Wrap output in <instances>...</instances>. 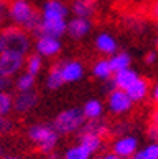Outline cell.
Returning <instances> with one entry per match:
<instances>
[{"label":"cell","mask_w":158,"mask_h":159,"mask_svg":"<svg viewBox=\"0 0 158 159\" xmlns=\"http://www.w3.org/2000/svg\"><path fill=\"white\" fill-rule=\"evenodd\" d=\"M98 10V0H73L71 2V13L76 17L92 19Z\"/></svg>","instance_id":"14"},{"label":"cell","mask_w":158,"mask_h":159,"mask_svg":"<svg viewBox=\"0 0 158 159\" xmlns=\"http://www.w3.org/2000/svg\"><path fill=\"white\" fill-rule=\"evenodd\" d=\"M109 65H111V70L114 74L120 73L131 66V57L128 52H116L114 55L109 57Z\"/></svg>","instance_id":"22"},{"label":"cell","mask_w":158,"mask_h":159,"mask_svg":"<svg viewBox=\"0 0 158 159\" xmlns=\"http://www.w3.org/2000/svg\"><path fill=\"white\" fill-rule=\"evenodd\" d=\"M3 159H19V157H16V156H5Z\"/></svg>","instance_id":"39"},{"label":"cell","mask_w":158,"mask_h":159,"mask_svg":"<svg viewBox=\"0 0 158 159\" xmlns=\"http://www.w3.org/2000/svg\"><path fill=\"white\" fill-rule=\"evenodd\" d=\"M29 140L44 154H49L55 151L60 134L54 129L52 123H35L27 131Z\"/></svg>","instance_id":"2"},{"label":"cell","mask_w":158,"mask_h":159,"mask_svg":"<svg viewBox=\"0 0 158 159\" xmlns=\"http://www.w3.org/2000/svg\"><path fill=\"white\" fill-rule=\"evenodd\" d=\"M81 109H82L85 121H95V120H101L103 118L104 107H103V102L100 99H97V98L87 99Z\"/></svg>","instance_id":"17"},{"label":"cell","mask_w":158,"mask_h":159,"mask_svg":"<svg viewBox=\"0 0 158 159\" xmlns=\"http://www.w3.org/2000/svg\"><path fill=\"white\" fill-rule=\"evenodd\" d=\"M13 96L10 93H5V92H0V115H10V112L14 110V106H13Z\"/></svg>","instance_id":"28"},{"label":"cell","mask_w":158,"mask_h":159,"mask_svg":"<svg viewBox=\"0 0 158 159\" xmlns=\"http://www.w3.org/2000/svg\"><path fill=\"white\" fill-rule=\"evenodd\" d=\"M156 29H158V24H156Z\"/></svg>","instance_id":"42"},{"label":"cell","mask_w":158,"mask_h":159,"mask_svg":"<svg viewBox=\"0 0 158 159\" xmlns=\"http://www.w3.org/2000/svg\"><path fill=\"white\" fill-rule=\"evenodd\" d=\"M0 157H2V159L5 157V147L2 143H0Z\"/></svg>","instance_id":"38"},{"label":"cell","mask_w":158,"mask_h":159,"mask_svg":"<svg viewBox=\"0 0 158 159\" xmlns=\"http://www.w3.org/2000/svg\"><path fill=\"white\" fill-rule=\"evenodd\" d=\"M127 93H128V96L131 98L133 102H139V101L146 99L147 95L150 93V84H149L146 79L139 77L136 82H134V84L127 90Z\"/></svg>","instance_id":"18"},{"label":"cell","mask_w":158,"mask_h":159,"mask_svg":"<svg viewBox=\"0 0 158 159\" xmlns=\"http://www.w3.org/2000/svg\"><path fill=\"white\" fill-rule=\"evenodd\" d=\"M66 30H68V20L66 19H43L41 17V24L35 33V38L51 36V38L60 39L63 35H66Z\"/></svg>","instance_id":"8"},{"label":"cell","mask_w":158,"mask_h":159,"mask_svg":"<svg viewBox=\"0 0 158 159\" xmlns=\"http://www.w3.org/2000/svg\"><path fill=\"white\" fill-rule=\"evenodd\" d=\"M119 2H133V0H119Z\"/></svg>","instance_id":"40"},{"label":"cell","mask_w":158,"mask_h":159,"mask_svg":"<svg viewBox=\"0 0 158 159\" xmlns=\"http://www.w3.org/2000/svg\"><path fill=\"white\" fill-rule=\"evenodd\" d=\"M62 51V41L51 36H38L35 41V52L43 58H49L59 55Z\"/></svg>","instance_id":"9"},{"label":"cell","mask_w":158,"mask_h":159,"mask_svg":"<svg viewBox=\"0 0 158 159\" xmlns=\"http://www.w3.org/2000/svg\"><path fill=\"white\" fill-rule=\"evenodd\" d=\"M13 129V121L8 117L0 115V134H8Z\"/></svg>","instance_id":"29"},{"label":"cell","mask_w":158,"mask_h":159,"mask_svg":"<svg viewBox=\"0 0 158 159\" xmlns=\"http://www.w3.org/2000/svg\"><path fill=\"white\" fill-rule=\"evenodd\" d=\"M139 79V74L131 70V68H128V70H123L120 73H116L114 76H112L111 79V84H112V88H117V90H127L136 82Z\"/></svg>","instance_id":"16"},{"label":"cell","mask_w":158,"mask_h":159,"mask_svg":"<svg viewBox=\"0 0 158 159\" xmlns=\"http://www.w3.org/2000/svg\"><path fill=\"white\" fill-rule=\"evenodd\" d=\"M156 60H158V54H156L155 51L147 52V55H146V63H147V65H153Z\"/></svg>","instance_id":"32"},{"label":"cell","mask_w":158,"mask_h":159,"mask_svg":"<svg viewBox=\"0 0 158 159\" xmlns=\"http://www.w3.org/2000/svg\"><path fill=\"white\" fill-rule=\"evenodd\" d=\"M43 70V57L38 55L36 52L30 54L27 58H26V71L33 74V76H38Z\"/></svg>","instance_id":"26"},{"label":"cell","mask_w":158,"mask_h":159,"mask_svg":"<svg viewBox=\"0 0 158 159\" xmlns=\"http://www.w3.org/2000/svg\"><path fill=\"white\" fill-rule=\"evenodd\" d=\"M8 17L13 20L14 25L33 35L41 24V13L35 10L29 0H11L8 5Z\"/></svg>","instance_id":"1"},{"label":"cell","mask_w":158,"mask_h":159,"mask_svg":"<svg viewBox=\"0 0 158 159\" xmlns=\"http://www.w3.org/2000/svg\"><path fill=\"white\" fill-rule=\"evenodd\" d=\"M13 106H14V110L17 113H27L30 110H33L38 104V95L36 92H21L17 93L14 98H13Z\"/></svg>","instance_id":"13"},{"label":"cell","mask_w":158,"mask_h":159,"mask_svg":"<svg viewBox=\"0 0 158 159\" xmlns=\"http://www.w3.org/2000/svg\"><path fill=\"white\" fill-rule=\"evenodd\" d=\"M133 101L128 96L125 90H111L108 95V109L114 113V115H123V113L130 112L133 107Z\"/></svg>","instance_id":"7"},{"label":"cell","mask_w":158,"mask_h":159,"mask_svg":"<svg viewBox=\"0 0 158 159\" xmlns=\"http://www.w3.org/2000/svg\"><path fill=\"white\" fill-rule=\"evenodd\" d=\"M14 87L13 77H0V92L10 93V90Z\"/></svg>","instance_id":"30"},{"label":"cell","mask_w":158,"mask_h":159,"mask_svg":"<svg viewBox=\"0 0 158 159\" xmlns=\"http://www.w3.org/2000/svg\"><path fill=\"white\" fill-rule=\"evenodd\" d=\"M95 49L100 54L111 57V55H114L117 52L119 44H117V39L112 36L111 33L103 32V33H98L97 38H95Z\"/></svg>","instance_id":"15"},{"label":"cell","mask_w":158,"mask_h":159,"mask_svg":"<svg viewBox=\"0 0 158 159\" xmlns=\"http://www.w3.org/2000/svg\"><path fill=\"white\" fill-rule=\"evenodd\" d=\"M152 99L158 106V84H155V87L152 88Z\"/></svg>","instance_id":"35"},{"label":"cell","mask_w":158,"mask_h":159,"mask_svg":"<svg viewBox=\"0 0 158 159\" xmlns=\"http://www.w3.org/2000/svg\"><path fill=\"white\" fill-rule=\"evenodd\" d=\"M26 68V55L13 49H7L0 54V77L19 76L21 70Z\"/></svg>","instance_id":"4"},{"label":"cell","mask_w":158,"mask_h":159,"mask_svg":"<svg viewBox=\"0 0 158 159\" xmlns=\"http://www.w3.org/2000/svg\"><path fill=\"white\" fill-rule=\"evenodd\" d=\"M78 142L82 143L85 148H89L92 154H95V153L101 151V148L104 145V137L92 135V134H78Z\"/></svg>","instance_id":"19"},{"label":"cell","mask_w":158,"mask_h":159,"mask_svg":"<svg viewBox=\"0 0 158 159\" xmlns=\"http://www.w3.org/2000/svg\"><path fill=\"white\" fill-rule=\"evenodd\" d=\"M84 125H85V118L81 107H68L59 112L55 118L52 120V126L60 135L78 134Z\"/></svg>","instance_id":"3"},{"label":"cell","mask_w":158,"mask_h":159,"mask_svg":"<svg viewBox=\"0 0 158 159\" xmlns=\"http://www.w3.org/2000/svg\"><path fill=\"white\" fill-rule=\"evenodd\" d=\"M150 13H152V16L158 17V0H155V2H153V5L150 7Z\"/></svg>","instance_id":"36"},{"label":"cell","mask_w":158,"mask_h":159,"mask_svg":"<svg viewBox=\"0 0 158 159\" xmlns=\"http://www.w3.org/2000/svg\"><path fill=\"white\" fill-rule=\"evenodd\" d=\"M139 150V140L138 137L134 135H130V134H125V135H120L117 137L111 145V151L117 154L120 159H128V157H133L134 154L138 153Z\"/></svg>","instance_id":"6"},{"label":"cell","mask_w":158,"mask_h":159,"mask_svg":"<svg viewBox=\"0 0 158 159\" xmlns=\"http://www.w3.org/2000/svg\"><path fill=\"white\" fill-rule=\"evenodd\" d=\"M97 159H120V157L111 151V153H104V154H101V156H100V157H97Z\"/></svg>","instance_id":"34"},{"label":"cell","mask_w":158,"mask_h":159,"mask_svg":"<svg viewBox=\"0 0 158 159\" xmlns=\"http://www.w3.org/2000/svg\"><path fill=\"white\" fill-rule=\"evenodd\" d=\"M60 71H62V77L65 84H74L79 82L84 77V65L78 60H65L60 61Z\"/></svg>","instance_id":"10"},{"label":"cell","mask_w":158,"mask_h":159,"mask_svg":"<svg viewBox=\"0 0 158 159\" xmlns=\"http://www.w3.org/2000/svg\"><path fill=\"white\" fill-rule=\"evenodd\" d=\"M70 13V8L62 0H46L41 8L43 19H66Z\"/></svg>","instance_id":"11"},{"label":"cell","mask_w":158,"mask_h":159,"mask_svg":"<svg viewBox=\"0 0 158 159\" xmlns=\"http://www.w3.org/2000/svg\"><path fill=\"white\" fill-rule=\"evenodd\" d=\"M5 16H8V5L5 0H0V22L3 20Z\"/></svg>","instance_id":"31"},{"label":"cell","mask_w":158,"mask_h":159,"mask_svg":"<svg viewBox=\"0 0 158 159\" xmlns=\"http://www.w3.org/2000/svg\"><path fill=\"white\" fill-rule=\"evenodd\" d=\"M92 74H93V77H97L100 80H111L114 73L111 70L109 58H98L92 66Z\"/></svg>","instance_id":"21"},{"label":"cell","mask_w":158,"mask_h":159,"mask_svg":"<svg viewBox=\"0 0 158 159\" xmlns=\"http://www.w3.org/2000/svg\"><path fill=\"white\" fill-rule=\"evenodd\" d=\"M93 154L90 153L89 148H85L82 143H76V145H71L65 150L63 153V159H92Z\"/></svg>","instance_id":"23"},{"label":"cell","mask_w":158,"mask_h":159,"mask_svg":"<svg viewBox=\"0 0 158 159\" xmlns=\"http://www.w3.org/2000/svg\"><path fill=\"white\" fill-rule=\"evenodd\" d=\"M35 82H36V76L30 74V73H21L16 80H14V87L17 90V93L21 92H32L33 87H35Z\"/></svg>","instance_id":"24"},{"label":"cell","mask_w":158,"mask_h":159,"mask_svg":"<svg viewBox=\"0 0 158 159\" xmlns=\"http://www.w3.org/2000/svg\"><path fill=\"white\" fill-rule=\"evenodd\" d=\"M92 159H97V157H92Z\"/></svg>","instance_id":"41"},{"label":"cell","mask_w":158,"mask_h":159,"mask_svg":"<svg viewBox=\"0 0 158 159\" xmlns=\"http://www.w3.org/2000/svg\"><path fill=\"white\" fill-rule=\"evenodd\" d=\"M133 159H158V143L152 142L144 148H139L138 153L133 156Z\"/></svg>","instance_id":"27"},{"label":"cell","mask_w":158,"mask_h":159,"mask_svg":"<svg viewBox=\"0 0 158 159\" xmlns=\"http://www.w3.org/2000/svg\"><path fill=\"white\" fill-rule=\"evenodd\" d=\"M48 159H63V154L60 156L57 151H52V153H49V154H48Z\"/></svg>","instance_id":"37"},{"label":"cell","mask_w":158,"mask_h":159,"mask_svg":"<svg viewBox=\"0 0 158 159\" xmlns=\"http://www.w3.org/2000/svg\"><path fill=\"white\" fill-rule=\"evenodd\" d=\"M7 49H8V46H7V39H5L3 33L0 32V54H2V52H5Z\"/></svg>","instance_id":"33"},{"label":"cell","mask_w":158,"mask_h":159,"mask_svg":"<svg viewBox=\"0 0 158 159\" xmlns=\"http://www.w3.org/2000/svg\"><path fill=\"white\" fill-rule=\"evenodd\" d=\"M63 77H62V71H60V65L55 63L49 73H48V77H46V87L51 90V92H55V90H59L62 85H63Z\"/></svg>","instance_id":"25"},{"label":"cell","mask_w":158,"mask_h":159,"mask_svg":"<svg viewBox=\"0 0 158 159\" xmlns=\"http://www.w3.org/2000/svg\"><path fill=\"white\" fill-rule=\"evenodd\" d=\"M156 46H158V43H156Z\"/></svg>","instance_id":"44"},{"label":"cell","mask_w":158,"mask_h":159,"mask_svg":"<svg viewBox=\"0 0 158 159\" xmlns=\"http://www.w3.org/2000/svg\"><path fill=\"white\" fill-rule=\"evenodd\" d=\"M5 39H7V46L8 49H13V51H17L21 54H27L32 48V43H30V36L29 33L21 29L17 25H11V27H5L2 30Z\"/></svg>","instance_id":"5"},{"label":"cell","mask_w":158,"mask_h":159,"mask_svg":"<svg viewBox=\"0 0 158 159\" xmlns=\"http://www.w3.org/2000/svg\"><path fill=\"white\" fill-rule=\"evenodd\" d=\"M93 24L92 19H85V17H73L71 20H68V30L66 35H70L73 39H81L84 36H87L92 30Z\"/></svg>","instance_id":"12"},{"label":"cell","mask_w":158,"mask_h":159,"mask_svg":"<svg viewBox=\"0 0 158 159\" xmlns=\"http://www.w3.org/2000/svg\"><path fill=\"white\" fill-rule=\"evenodd\" d=\"M128 159H133V157H128Z\"/></svg>","instance_id":"43"},{"label":"cell","mask_w":158,"mask_h":159,"mask_svg":"<svg viewBox=\"0 0 158 159\" xmlns=\"http://www.w3.org/2000/svg\"><path fill=\"white\" fill-rule=\"evenodd\" d=\"M156 143H158V142H156Z\"/></svg>","instance_id":"45"},{"label":"cell","mask_w":158,"mask_h":159,"mask_svg":"<svg viewBox=\"0 0 158 159\" xmlns=\"http://www.w3.org/2000/svg\"><path fill=\"white\" fill-rule=\"evenodd\" d=\"M108 132H109V126L101 118V120H95V121H85V125L81 128V131L78 134H92V135H100V137H104Z\"/></svg>","instance_id":"20"}]
</instances>
